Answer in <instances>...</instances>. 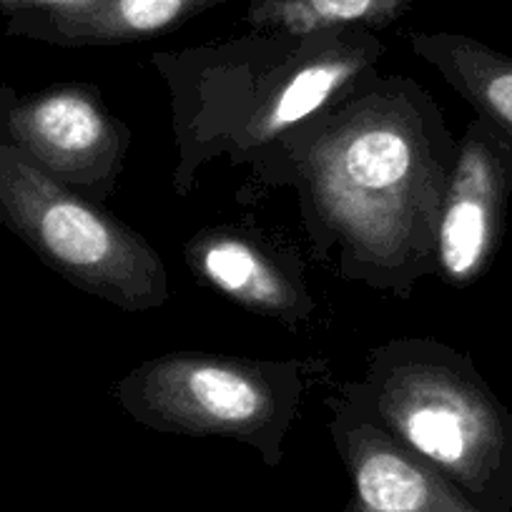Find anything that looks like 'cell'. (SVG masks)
Returning <instances> with one entry per match:
<instances>
[{
    "label": "cell",
    "mask_w": 512,
    "mask_h": 512,
    "mask_svg": "<svg viewBox=\"0 0 512 512\" xmlns=\"http://www.w3.org/2000/svg\"><path fill=\"white\" fill-rule=\"evenodd\" d=\"M457 144L422 83L369 68L249 171L254 184L297 194L309 246L339 279L410 299L437 277Z\"/></svg>",
    "instance_id": "1"
},
{
    "label": "cell",
    "mask_w": 512,
    "mask_h": 512,
    "mask_svg": "<svg viewBox=\"0 0 512 512\" xmlns=\"http://www.w3.org/2000/svg\"><path fill=\"white\" fill-rule=\"evenodd\" d=\"M384 51L377 33L332 28L307 36L251 31L224 43L156 53L151 63L169 91L176 194L191 196L214 161L251 169L377 68Z\"/></svg>",
    "instance_id": "2"
},
{
    "label": "cell",
    "mask_w": 512,
    "mask_h": 512,
    "mask_svg": "<svg viewBox=\"0 0 512 512\" xmlns=\"http://www.w3.org/2000/svg\"><path fill=\"white\" fill-rule=\"evenodd\" d=\"M337 390L482 510L512 512V412L470 354L435 337L387 339Z\"/></svg>",
    "instance_id": "3"
},
{
    "label": "cell",
    "mask_w": 512,
    "mask_h": 512,
    "mask_svg": "<svg viewBox=\"0 0 512 512\" xmlns=\"http://www.w3.org/2000/svg\"><path fill=\"white\" fill-rule=\"evenodd\" d=\"M324 359H259L216 352H169L136 364L113 400L136 425L161 435L224 437L277 467Z\"/></svg>",
    "instance_id": "4"
},
{
    "label": "cell",
    "mask_w": 512,
    "mask_h": 512,
    "mask_svg": "<svg viewBox=\"0 0 512 512\" xmlns=\"http://www.w3.org/2000/svg\"><path fill=\"white\" fill-rule=\"evenodd\" d=\"M0 224L51 272L128 314L164 307L159 251L118 216L48 176L0 128Z\"/></svg>",
    "instance_id": "5"
},
{
    "label": "cell",
    "mask_w": 512,
    "mask_h": 512,
    "mask_svg": "<svg viewBox=\"0 0 512 512\" xmlns=\"http://www.w3.org/2000/svg\"><path fill=\"white\" fill-rule=\"evenodd\" d=\"M0 128L48 176L101 206L116 194L134 141L93 83L18 93L0 81Z\"/></svg>",
    "instance_id": "6"
},
{
    "label": "cell",
    "mask_w": 512,
    "mask_h": 512,
    "mask_svg": "<svg viewBox=\"0 0 512 512\" xmlns=\"http://www.w3.org/2000/svg\"><path fill=\"white\" fill-rule=\"evenodd\" d=\"M512 199V141L490 121L472 116L457 144L435 234L437 277L465 289L495 259Z\"/></svg>",
    "instance_id": "7"
},
{
    "label": "cell",
    "mask_w": 512,
    "mask_h": 512,
    "mask_svg": "<svg viewBox=\"0 0 512 512\" xmlns=\"http://www.w3.org/2000/svg\"><path fill=\"white\" fill-rule=\"evenodd\" d=\"M324 405L329 437L352 485L342 512H485L455 482L369 420L342 390Z\"/></svg>",
    "instance_id": "8"
},
{
    "label": "cell",
    "mask_w": 512,
    "mask_h": 512,
    "mask_svg": "<svg viewBox=\"0 0 512 512\" xmlns=\"http://www.w3.org/2000/svg\"><path fill=\"white\" fill-rule=\"evenodd\" d=\"M184 259L201 284L256 317L297 327L317 312L297 259L279 254L259 234L209 226L191 236Z\"/></svg>",
    "instance_id": "9"
},
{
    "label": "cell",
    "mask_w": 512,
    "mask_h": 512,
    "mask_svg": "<svg viewBox=\"0 0 512 512\" xmlns=\"http://www.w3.org/2000/svg\"><path fill=\"white\" fill-rule=\"evenodd\" d=\"M231 0H63L23 16L31 38L63 48H103L151 41Z\"/></svg>",
    "instance_id": "10"
},
{
    "label": "cell",
    "mask_w": 512,
    "mask_h": 512,
    "mask_svg": "<svg viewBox=\"0 0 512 512\" xmlns=\"http://www.w3.org/2000/svg\"><path fill=\"white\" fill-rule=\"evenodd\" d=\"M412 53L512 141V56L465 33L417 31L407 36Z\"/></svg>",
    "instance_id": "11"
},
{
    "label": "cell",
    "mask_w": 512,
    "mask_h": 512,
    "mask_svg": "<svg viewBox=\"0 0 512 512\" xmlns=\"http://www.w3.org/2000/svg\"><path fill=\"white\" fill-rule=\"evenodd\" d=\"M417 0H249L244 21L251 31L307 36L332 28L379 33L400 21Z\"/></svg>",
    "instance_id": "12"
}]
</instances>
